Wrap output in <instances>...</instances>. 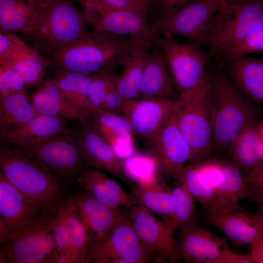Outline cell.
<instances>
[{
    "instance_id": "obj_54",
    "label": "cell",
    "mask_w": 263,
    "mask_h": 263,
    "mask_svg": "<svg viewBox=\"0 0 263 263\" xmlns=\"http://www.w3.org/2000/svg\"></svg>"
},
{
    "instance_id": "obj_19",
    "label": "cell",
    "mask_w": 263,
    "mask_h": 263,
    "mask_svg": "<svg viewBox=\"0 0 263 263\" xmlns=\"http://www.w3.org/2000/svg\"><path fill=\"white\" fill-rule=\"evenodd\" d=\"M83 11L95 29L117 36H127L154 45L159 35L149 19L131 11L111 9L100 15Z\"/></svg>"
},
{
    "instance_id": "obj_9",
    "label": "cell",
    "mask_w": 263,
    "mask_h": 263,
    "mask_svg": "<svg viewBox=\"0 0 263 263\" xmlns=\"http://www.w3.org/2000/svg\"><path fill=\"white\" fill-rule=\"evenodd\" d=\"M224 5L222 0H196L173 13L160 16L151 23L159 34L179 35L205 45L214 18Z\"/></svg>"
},
{
    "instance_id": "obj_33",
    "label": "cell",
    "mask_w": 263,
    "mask_h": 263,
    "mask_svg": "<svg viewBox=\"0 0 263 263\" xmlns=\"http://www.w3.org/2000/svg\"><path fill=\"white\" fill-rule=\"evenodd\" d=\"M38 114L27 94H13L0 100V136Z\"/></svg>"
},
{
    "instance_id": "obj_12",
    "label": "cell",
    "mask_w": 263,
    "mask_h": 263,
    "mask_svg": "<svg viewBox=\"0 0 263 263\" xmlns=\"http://www.w3.org/2000/svg\"><path fill=\"white\" fill-rule=\"evenodd\" d=\"M17 147L48 171L71 174L82 165L83 158L73 130L68 129L57 134Z\"/></svg>"
},
{
    "instance_id": "obj_2",
    "label": "cell",
    "mask_w": 263,
    "mask_h": 263,
    "mask_svg": "<svg viewBox=\"0 0 263 263\" xmlns=\"http://www.w3.org/2000/svg\"><path fill=\"white\" fill-rule=\"evenodd\" d=\"M91 25L83 10L71 0H45L37 6L24 35L46 59L84 36Z\"/></svg>"
},
{
    "instance_id": "obj_7",
    "label": "cell",
    "mask_w": 263,
    "mask_h": 263,
    "mask_svg": "<svg viewBox=\"0 0 263 263\" xmlns=\"http://www.w3.org/2000/svg\"><path fill=\"white\" fill-rule=\"evenodd\" d=\"M263 19V0H243L230 7H223L216 14L206 46L210 57L241 42Z\"/></svg>"
},
{
    "instance_id": "obj_29",
    "label": "cell",
    "mask_w": 263,
    "mask_h": 263,
    "mask_svg": "<svg viewBox=\"0 0 263 263\" xmlns=\"http://www.w3.org/2000/svg\"><path fill=\"white\" fill-rule=\"evenodd\" d=\"M78 180L89 194L105 205L114 207H132L134 204L131 194L101 169L86 171Z\"/></svg>"
},
{
    "instance_id": "obj_36",
    "label": "cell",
    "mask_w": 263,
    "mask_h": 263,
    "mask_svg": "<svg viewBox=\"0 0 263 263\" xmlns=\"http://www.w3.org/2000/svg\"><path fill=\"white\" fill-rule=\"evenodd\" d=\"M174 180L186 185L206 211L212 207L214 202L213 190L201 169L199 162L186 164Z\"/></svg>"
},
{
    "instance_id": "obj_5",
    "label": "cell",
    "mask_w": 263,
    "mask_h": 263,
    "mask_svg": "<svg viewBox=\"0 0 263 263\" xmlns=\"http://www.w3.org/2000/svg\"><path fill=\"white\" fill-rule=\"evenodd\" d=\"M53 220L36 219L15 230L0 220V263H59Z\"/></svg>"
},
{
    "instance_id": "obj_50",
    "label": "cell",
    "mask_w": 263,
    "mask_h": 263,
    "mask_svg": "<svg viewBox=\"0 0 263 263\" xmlns=\"http://www.w3.org/2000/svg\"><path fill=\"white\" fill-rule=\"evenodd\" d=\"M262 151H263V139L262 138Z\"/></svg>"
},
{
    "instance_id": "obj_43",
    "label": "cell",
    "mask_w": 263,
    "mask_h": 263,
    "mask_svg": "<svg viewBox=\"0 0 263 263\" xmlns=\"http://www.w3.org/2000/svg\"><path fill=\"white\" fill-rule=\"evenodd\" d=\"M116 75H115L108 89L100 110L122 113L123 106L126 101L121 95L117 89L116 82Z\"/></svg>"
},
{
    "instance_id": "obj_20",
    "label": "cell",
    "mask_w": 263,
    "mask_h": 263,
    "mask_svg": "<svg viewBox=\"0 0 263 263\" xmlns=\"http://www.w3.org/2000/svg\"><path fill=\"white\" fill-rule=\"evenodd\" d=\"M221 64L241 94L263 105V56L244 55Z\"/></svg>"
},
{
    "instance_id": "obj_47",
    "label": "cell",
    "mask_w": 263,
    "mask_h": 263,
    "mask_svg": "<svg viewBox=\"0 0 263 263\" xmlns=\"http://www.w3.org/2000/svg\"><path fill=\"white\" fill-rule=\"evenodd\" d=\"M251 198L257 205L258 212L263 215V189L254 187Z\"/></svg>"
},
{
    "instance_id": "obj_15",
    "label": "cell",
    "mask_w": 263,
    "mask_h": 263,
    "mask_svg": "<svg viewBox=\"0 0 263 263\" xmlns=\"http://www.w3.org/2000/svg\"><path fill=\"white\" fill-rule=\"evenodd\" d=\"M176 248L179 258L186 263H226L233 252L227 239L194 224L180 228Z\"/></svg>"
},
{
    "instance_id": "obj_34",
    "label": "cell",
    "mask_w": 263,
    "mask_h": 263,
    "mask_svg": "<svg viewBox=\"0 0 263 263\" xmlns=\"http://www.w3.org/2000/svg\"><path fill=\"white\" fill-rule=\"evenodd\" d=\"M91 123L113 147L119 140L130 139L133 133L128 120L120 113L100 110L94 113Z\"/></svg>"
},
{
    "instance_id": "obj_39",
    "label": "cell",
    "mask_w": 263,
    "mask_h": 263,
    "mask_svg": "<svg viewBox=\"0 0 263 263\" xmlns=\"http://www.w3.org/2000/svg\"><path fill=\"white\" fill-rule=\"evenodd\" d=\"M255 53L263 54V19L241 42L222 52L215 59L222 63L234 57Z\"/></svg>"
},
{
    "instance_id": "obj_8",
    "label": "cell",
    "mask_w": 263,
    "mask_h": 263,
    "mask_svg": "<svg viewBox=\"0 0 263 263\" xmlns=\"http://www.w3.org/2000/svg\"><path fill=\"white\" fill-rule=\"evenodd\" d=\"M155 45L162 50L171 78L180 92L193 89L208 79L207 67L210 58L199 44L179 42L170 34H159Z\"/></svg>"
},
{
    "instance_id": "obj_3",
    "label": "cell",
    "mask_w": 263,
    "mask_h": 263,
    "mask_svg": "<svg viewBox=\"0 0 263 263\" xmlns=\"http://www.w3.org/2000/svg\"><path fill=\"white\" fill-rule=\"evenodd\" d=\"M222 65L208 73L213 122V149L227 150L234 138L256 121L255 112L232 82Z\"/></svg>"
},
{
    "instance_id": "obj_11",
    "label": "cell",
    "mask_w": 263,
    "mask_h": 263,
    "mask_svg": "<svg viewBox=\"0 0 263 263\" xmlns=\"http://www.w3.org/2000/svg\"><path fill=\"white\" fill-rule=\"evenodd\" d=\"M173 110L161 128L145 139L147 150L165 182L175 179L191 157L190 147L176 124Z\"/></svg>"
},
{
    "instance_id": "obj_31",
    "label": "cell",
    "mask_w": 263,
    "mask_h": 263,
    "mask_svg": "<svg viewBox=\"0 0 263 263\" xmlns=\"http://www.w3.org/2000/svg\"><path fill=\"white\" fill-rule=\"evenodd\" d=\"M39 3L36 0H0V32L26 34Z\"/></svg>"
},
{
    "instance_id": "obj_32",
    "label": "cell",
    "mask_w": 263,
    "mask_h": 263,
    "mask_svg": "<svg viewBox=\"0 0 263 263\" xmlns=\"http://www.w3.org/2000/svg\"><path fill=\"white\" fill-rule=\"evenodd\" d=\"M65 98L80 110L91 122L94 112L88 97L93 75L65 72L55 74Z\"/></svg>"
},
{
    "instance_id": "obj_24",
    "label": "cell",
    "mask_w": 263,
    "mask_h": 263,
    "mask_svg": "<svg viewBox=\"0 0 263 263\" xmlns=\"http://www.w3.org/2000/svg\"><path fill=\"white\" fill-rule=\"evenodd\" d=\"M176 88L164 54L161 49L154 45L145 68L139 98L174 99L178 96Z\"/></svg>"
},
{
    "instance_id": "obj_48",
    "label": "cell",
    "mask_w": 263,
    "mask_h": 263,
    "mask_svg": "<svg viewBox=\"0 0 263 263\" xmlns=\"http://www.w3.org/2000/svg\"><path fill=\"white\" fill-rule=\"evenodd\" d=\"M243 0H224V7H230L241 2Z\"/></svg>"
},
{
    "instance_id": "obj_44",
    "label": "cell",
    "mask_w": 263,
    "mask_h": 263,
    "mask_svg": "<svg viewBox=\"0 0 263 263\" xmlns=\"http://www.w3.org/2000/svg\"><path fill=\"white\" fill-rule=\"evenodd\" d=\"M196 0H157L156 5L165 15L173 13Z\"/></svg>"
},
{
    "instance_id": "obj_28",
    "label": "cell",
    "mask_w": 263,
    "mask_h": 263,
    "mask_svg": "<svg viewBox=\"0 0 263 263\" xmlns=\"http://www.w3.org/2000/svg\"><path fill=\"white\" fill-rule=\"evenodd\" d=\"M227 150L232 163L247 174L263 163L262 137L256 121L234 138Z\"/></svg>"
},
{
    "instance_id": "obj_40",
    "label": "cell",
    "mask_w": 263,
    "mask_h": 263,
    "mask_svg": "<svg viewBox=\"0 0 263 263\" xmlns=\"http://www.w3.org/2000/svg\"><path fill=\"white\" fill-rule=\"evenodd\" d=\"M30 87L15 70L0 64V100L13 94H28Z\"/></svg>"
},
{
    "instance_id": "obj_1",
    "label": "cell",
    "mask_w": 263,
    "mask_h": 263,
    "mask_svg": "<svg viewBox=\"0 0 263 263\" xmlns=\"http://www.w3.org/2000/svg\"><path fill=\"white\" fill-rule=\"evenodd\" d=\"M147 42L94 29L46 60L55 74L73 72L94 75L114 71L138 44Z\"/></svg>"
},
{
    "instance_id": "obj_45",
    "label": "cell",
    "mask_w": 263,
    "mask_h": 263,
    "mask_svg": "<svg viewBox=\"0 0 263 263\" xmlns=\"http://www.w3.org/2000/svg\"><path fill=\"white\" fill-rule=\"evenodd\" d=\"M249 244L254 263H263V233L255 238Z\"/></svg>"
},
{
    "instance_id": "obj_49",
    "label": "cell",
    "mask_w": 263,
    "mask_h": 263,
    "mask_svg": "<svg viewBox=\"0 0 263 263\" xmlns=\"http://www.w3.org/2000/svg\"><path fill=\"white\" fill-rule=\"evenodd\" d=\"M260 133H261L262 138L263 139V126L262 129H260Z\"/></svg>"
},
{
    "instance_id": "obj_4",
    "label": "cell",
    "mask_w": 263,
    "mask_h": 263,
    "mask_svg": "<svg viewBox=\"0 0 263 263\" xmlns=\"http://www.w3.org/2000/svg\"><path fill=\"white\" fill-rule=\"evenodd\" d=\"M176 124L191 150L189 162L207 160L213 150L212 107L207 80L201 86L180 92L175 99Z\"/></svg>"
},
{
    "instance_id": "obj_18",
    "label": "cell",
    "mask_w": 263,
    "mask_h": 263,
    "mask_svg": "<svg viewBox=\"0 0 263 263\" xmlns=\"http://www.w3.org/2000/svg\"><path fill=\"white\" fill-rule=\"evenodd\" d=\"M75 133L82 158L88 165L106 170L128 183L120 157L91 122L81 123Z\"/></svg>"
},
{
    "instance_id": "obj_38",
    "label": "cell",
    "mask_w": 263,
    "mask_h": 263,
    "mask_svg": "<svg viewBox=\"0 0 263 263\" xmlns=\"http://www.w3.org/2000/svg\"><path fill=\"white\" fill-rule=\"evenodd\" d=\"M178 184L172 189L176 208L170 218L177 229L194 224L195 219V198L182 181L175 180Z\"/></svg>"
},
{
    "instance_id": "obj_26",
    "label": "cell",
    "mask_w": 263,
    "mask_h": 263,
    "mask_svg": "<svg viewBox=\"0 0 263 263\" xmlns=\"http://www.w3.org/2000/svg\"><path fill=\"white\" fill-rule=\"evenodd\" d=\"M68 119L38 114L23 125L7 132L0 136V139L16 147L41 140L66 131Z\"/></svg>"
},
{
    "instance_id": "obj_30",
    "label": "cell",
    "mask_w": 263,
    "mask_h": 263,
    "mask_svg": "<svg viewBox=\"0 0 263 263\" xmlns=\"http://www.w3.org/2000/svg\"><path fill=\"white\" fill-rule=\"evenodd\" d=\"M159 184L155 180L139 181L132 188L134 204L141 205L150 211L171 218L176 204L171 189Z\"/></svg>"
},
{
    "instance_id": "obj_17",
    "label": "cell",
    "mask_w": 263,
    "mask_h": 263,
    "mask_svg": "<svg viewBox=\"0 0 263 263\" xmlns=\"http://www.w3.org/2000/svg\"><path fill=\"white\" fill-rule=\"evenodd\" d=\"M175 99L143 97L126 101L122 114L133 133L144 139L155 134L170 116Z\"/></svg>"
},
{
    "instance_id": "obj_16",
    "label": "cell",
    "mask_w": 263,
    "mask_h": 263,
    "mask_svg": "<svg viewBox=\"0 0 263 263\" xmlns=\"http://www.w3.org/2000/svg\"><path fill=\"white\" fill-rule=\"evenodd\" d=\"M206 222L237 245L249 244L263 233V215L237 205L206 212Z\"/></svg>"
},
{
    "instance_id": "obj_37",
    "label": "cell",
    "mask_w": 263,
    "mask_h": 263,
    "mask_svg": "<svg viewBox=\"0 0 263 263\" xmlns=\"http://www.w3.org/2000/svg\"><path fill=\"white\" fill-rule=\"evenodd\" d=\"M83 10L100 15L111 9H123L149 19L155 4L153 0H74Z\"/></svg>"
},
{
    "instance_id": "obj_53",
    "label": "cell",
    "mask_w": 263,
    "mask_h": 263,
    "mask_svg": "<svg viewBox=\"0 0 263 263\" xmlns=\"http://www.w3.org/2000/svg\"><path fill=\"white\" fill-rule=\"evenodd\" d=\"M223 0V1H224V0Z\"/></svg>"
},
{
    "instance_id": "obj_14",
    "label": "cell",
    "mask_w": 263,
    "mask_h": 263,
    "mask_svg": "<svg viewBox=\"0 0 263 263\" xmlns=\"http://www.w3.org/2000/svg\"><path fill=\"white\" fill-rule=\"evenodd\" d=\"M131 218L138 237L146 248L161 261H178L173 234L177 227L170 218L159 220L143 206L131 207Z\"/></svg>"
},
{
    "instance_id": "obj_23",
    "label": "cell",
    "mask_w": 263,
    "mask_h": 263,
    "mask_svg": "<svg viewBox=\"0 0 263 263\" xmlns=\"http://www.w3.org/2000/svg\"><path fill=\"white\" fill-rule=\"evenodd\" d=\"M14 44L0 64L18 72L29 87L39 86L45 75L47 62L45 57L16 35Z\"/></svg>"
},
{
    "instance_id": "obj_6",
    "label": "cell",
    "mask_w": 263,
    "mask_h": 263,
    "mask_svg": "<svg viewBox=\"0 0 263 263\" xmlns=\"http://www.w3.org/2000/svg\"><path fill=\"white\" fill-rule=\"evenodd\" d=\"M1 172L39 207L56 197L58 186L49 171L25 151L3 147L0 150Z\"/></svg>"
},
{
    "instance_id": "obj_41",
    "label": "cell",
    "mask_w": 263,
    "mask_h": 263,
    "mask_svg": "<svg viewBox=\"0 0 263 263\" xmlns=\"http://www.w3.org/2000/svg\"><path fill=\"white\" fill-rule=\"evenodd\" d=\"M69 209L68 205L61 208L54 219L53 234L56 248L59 257V263H65L69 248V232L67 225V217Z\"/></svg>"
},
{
    "instance_id": "obj_52",
    "label": "cell",
    "mask_w": 263,
    "mask_h": 263,
    "mask_svg": "<svg viewBox=\"0 0 263 263\" xmlns=\"http://www.w3.org/2000/svg\"><path fill=\"white\" fill-rule=\"evenodd\" d=\"M157 0H153V2H154V4H155V5H156V2H157Z\"/></svg>"
},
{
    "instance_id": "obj_25",
    "label": "cell",
    "mask_w": 263,
    "mask_h": 263,
    "mask_svg": "<svg viewBox=\"0 0 263 263\" xmlns=\"http://www.w3.org/2000/svg\"><path fill=\"white\" fill-rule=\"evenodd\" d=\"M29 97L39 114L75 119L80 123L91 122L80 110L65 98L55 78L41 84Z\"/></svg>"
},
{
    "instance_id": "obj_42",
    "label": "cell",
    "mask_w": 263,
    "mask_h": 263,
    "mask_svg": "<svg viewBox=\"0 0 263 263\" xmlns=\"http://www.w3.org/2000/svg\"><path fill=\"white\" fill-rule=\"evenodd\" d=\"M115 75L114 71H105L93 75L88 97L94 113L100 110Z\"/></svg>"
},
{
    "instance_id": "obj_21",
    "label": "cell",
    "mask_w": 263,
    "mask_h": 263,
    "mask_svg": "<svg viewBox=\"0 0 263 263\" xmlns=\"http://www.w3.org/2000/svg\"><path fill=\"white\" fill-rule=\"evenodd\" d=\"M75 204L89 236H91L90 243L104 240L125 216L119 207L105 205L90 194L80 196Z\"/></svg>"
},
{
    "instance_id": "obj_51",
    "label": "cell",
    "mask_w": 263,
    "mask_h": 263,
    "mask_svg": "<svg viewBox=\"0 0 263 263\" xmlns=\"http://www.w3.org/2000/svg\"><path fill=\"white\" fill-rule=\"evenodd\" d=\"M38 2L41 3L45 0H37Z\"/></svg>"
},
{
    "instance_id": "obj_13",
    "label": "cell",
    "mask_w": 263,
    "mask_h": 263,
    "mask_svg": "<svg viewBox=\"0 0 263 263\" xmlns=\"http://www.w3.org/2000/svg\"><path fill=\"white\" fill-rule=\"evenodd\" d=\"M199 163L214 195L213 206L206 212L234 206L244 199L251 198L254 187L232 162L206 160Z\"/></svg>"
},
{
    "instance_id": "obj_35",
    "label": "cell",
    "mask_w": 263,
    "mask_h": 263,
    "mask_svg": "<svg viewBox=\"0 0 263 263\" xmlns=\"http://www.w3.org/2000/svg\"><path fill=\"white\" fill-rule=\"evenodd\" d=\"M69 205L67 225L69 232V248L65 263H87L90 240L81 219L76 214L75 203Z\"/></svg>"
},
{
    "instance_id": "obj_22",
    "label": "cell",
    "mask_w": 263,
    "mask_h": 263,
    "mask_svg": "<svg viewBox=\"0 0 263 263\" xmlns=\"http://www.w3.org/2000/svg\"><path fill=\"white\" fill-rule=\"evenodd\" d=\"M39 208L0 172V219L8 229H18L36 219Z\"/></svg>"
},
{
    "instance_id": "obj_10",
    "label": "cell",
    "mask_w": 263,
    "mask_h": 263,
    "mask_svg": "<svg viewBox=\"0 0 263 263\" xmlns=\"http://www.w3.org/2000/svg\"><path fill=\"white\" fill-rule=\"evenodd\" d=\"M152 256L135 231L131 216L125 215L104 240L90 243L87 262L144 263Z\"/></svg>"
},
{
    "instance_id": "obj_46",
    "label": "cell",
    "mask_w": 263,
    "mask_h": 263,
    "mask_svg": "<svg viewBox=\"0 0 263 263\" xmlns=\"http://www.w3.org/2000/svg\"><path fill=\"white\" fill-rule=\"evenodd\" d=\"M246 177L253 186L263 189V163L247 173Z\"/></svg>"
},
{
    "instance_id": "obj_27",
    "label": "cell",
    "mask_w": 263,
    "mask_h": 263,
    "mask_svg": "<svg viewBox=\"0 0 263 263\" xmlns=\"http://www.w3.org/2000/svg\"><path fill=\"white\" fill-rule=\"evenodd\" d=\"M154 45L144 42L136 46L126 58L121 74L116 75L117 89L126 101L139 97L145 68Z\"/></svg>"
}]
</instances>
